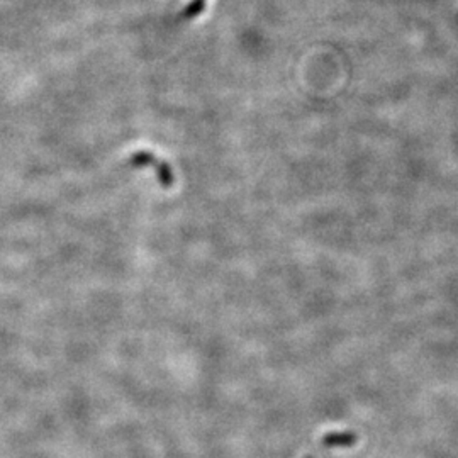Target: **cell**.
Instances as JSON below:
<instances>
[{
  "instance_id": "6da1fadb",
  "label": "cell",
  "mask_w": 458,
  "mask_h": 458,
  "mask_svg": "<svg viewBox=\"0 0 458 458\" xmlns=\"http://www.w3.org/2000/svg\"><path fill=\"white\" fill-rule=\"evenodd\" d=\"M129 165L133 168L152 167L156 172V179L163 189H170L175 184V173H173V168L170 167V163L153 155L152 152H145V149L136 152L131 156V160H129Z\"/></svg>"
},
{
  "instance_id": "7a4b0ae2",
  "label": "cell",
  "mask_w": 458,
  "mask_h": 458,
  "mask_svg": "<svg viewBox=\"0 0 458 458\" xmlns=\"http://www.w3.org/2000/svg\"><path fill=\"white\" fill-rule=\"evenodd\" d=\"M358 441V436L353 431L345 433H327L323 436V445L326 448H350Z\"/></svg>"
},
{
  "instance_id": "3957f363",
  "label": "cell",
  "mask_w": 458,
  "mask_h": 458,
  "mask_svg": "<svg viewBox=\"0 0 458 458\" xmlns=\"http://www.w3.org/2000/svg\"><path fill=\"white\" fill-rule=\"evenodd\" d=\"M204 7H205V0H192V2H189L187 7L182 10V19H185V21L195 19L197 15L202 14Z\"/></svg>"
},
{
  "instance_id": "277c9868",
  "label": "cell",
  "mask_w": 458,
  "mask_h": 458,
  "mask_svg": "<svg viewBox=\"0 0 458 458\" xmlns=\"http://www.w3.org/2000/svg\"><path fill=\"white\" fill-rule=\"evenodd\" d=\"M306 458H313V457H311V455H307V457H306Z\"/></svg>"
}]
</instances>
